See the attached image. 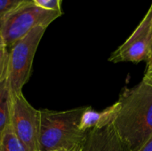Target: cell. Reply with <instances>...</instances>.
Here are the masks:
<instances>
[{
  "mask_svg": "<svg viewBox=\"0 0 152 151\" xmlns=\"http://www.w3.org/2000/svg\"><path fill=\"white\" fill-rule=\"evenodd\" d=\"M37 6L47 10V11H54L60 12L61 11V2L62 0H31Z\"/></svg>",
  "mask_w": 152,
  "mask_h": 151,
  "instance_id": "11",
  "label": "cell"
},
{
  "mask_svg": "<svg viewBox=\"0 0 152 151\" xmlns=\"http://www.w3.org/2000/svg\"><path fill=\"white\" fill-rule=\"evenodd\" d=\"M53 151H72V150H53ZM82 151V150H81Z\"/></svg>",
  "mask_w": 152,
  "mask_h": 151,
  "instance_id": "17",
  "label": "cell"
},
{
  "mask_svg": "<svg viewBox=\"0 0 152 151\" xmlns=\"http://www.w3.org/2000/svg\"><path fill=\"white\" fill-rule=\"evenodd\" d=\"M152 36V3L146 14L130 35L110 56L112 63H139L148 60Z\"/></svg>",
  "mask_w": 152,
  "mask_h": 151,
  "instance_id": "6",
  "label": "cell"
},
{
  "mask_svg": "<svg viewBox=\"0 0 152 151\" xmlns=\"http://www.w3.org/2000/svg\"><path fill=\"white\" fill-rule=\"evenodd\" d=\"M46 28L43 26L36 27L9 47L5 80L10 94L22 93V88L31 74L37 46Z\"/></svg>",
  "mask_w": 152,
  "mask_h": 151,
  "instance_id": "4",
  "label": "cell"
},
{
  "mask_svg": "<svg viewBox=\"0 0 152 151\" xmlns=\"http://www.w3.org/2000/svg\"><path fill=\"white\" fill-rule=\"evenodd\" d=\"M61 15L62 12L40 8L31 0L25 1L0 20L2 40L9 48L36 27L47 28Z\"/></svg>",
  "mask_w": 152,
  "mask_h": 151,
  "instance_id": "3",
  "label": "cell"
},
{
  "mask_svg": "<svg viewBox=\"0 0 152 151\" xmlns=\"http://www.w3.org/2000/svg\"><path fill=\"white\" fill-rule=\"evenodd\" d=\"M118 103L113 125L127 151H134L152 135V76L125 88Z\"/></svg>",
  "mask_w": 152,
  "mask_h": 151,
  "instance_id": "1",
  "label": "cell"
},
{
  "mask_svg": "<svg viewBox=\"0 0 152 151\" xmlns=\"http://www.w3.org/2000/svg\"><path fill=\"white\" fill-rule=\"evenodd\" d=\"M82 151H127L115 130L113 123L87 133Z\"/></svg>",
  "mask_w": 152,
  "mask_h": 151,
  "instance_id": "7",
  "label": "cell"
},
{
  "mask_svg": "<svg viewBox=\"0 0 152 151\" xmlns=\"http://www.w3.org/2000/svg\"><path fill=\"white\" fill-rule=\"evenodd\" d=\"M0 151H2V150H0Z\"/></svg>",
  "mask_w": 152,
  "mask_h": 151,
  "instance_id": "18",
  "label": "cell"
},
{
  "mask_svg": "<svg viewBox=\"0 0 152 151\" xmlns=\"http://www.w3.org/2000/svg\"><path fill=\"white\" fill-rule=\"evenodd\" d=\"M10 125V92L5 78L0 81V141Z\"/></svg>",
  "mask_w": 152,
  "mask_h": 151,
  "instance_id": "9",
  "label": "cell"
},
{
  "mask_svg": "<svg viewBox=\"0 0 152 151\" xmlns=\"http://www.w3.org/2000/svg\"><path fill=\"white\" fill-rule=\"evenodd\" d=\"M0 150L2 151H28L25 145L14 133L10 125H8L1 138Z\"/></svg>",
  "mask_w": 152,
  "mask_h": 151,
  "instance_id": "10",
  "label": "cell"
},
{
  "mask_svg": "<svg viewBox=\"0 0 152 151\" xmlns=\"http://www.w3.org/2000/svg\"><path fill=\"white\" fill-rule=\"evenodd\" d=\"M4 44V42H3V40H2V37H1V35H0V44Z\"/></svg>",
  "mask_w": 152,
  "mask_h": 151,
  "instance_id": "16",
  "label": "cell"
},
{
  "mask_svg": "<svg viewBox=\"0 0 152 151\" xmlns=\"http://www.w3.org/2000/svg\"><path fill=\"white\" fill-rule=\"evenodd\" d=\"M118 103L116 101L102 111H95L91 107H86L81 119V129L88 133L93 129H99L112 124L117 117Z\"/></svg>",
  "mask_w": 152,
  "mask_h": 151,
  "instance_id": "8",
  "label": "cell"
},
{
  "mask_svg": "<svg viewBox=\"0 0 152 151\" xmlns=\"http://www.w3.org/2000/svg\"><path fill=\"white\" fill-rule=\"evenodd\" d=\"M147 69L145 71L144 75L148 76H152V36H151V48H150V54L149 58L147 60Z\"/></svg>",
  "mask_w": 152,
  "mask_h": 151,
  "instance_id": "14",
  "label": "cell"
},
{
  "mask_svg": "<svg viewBox=\"0 0 152 151\" xmlns=\"http://www.w3.org/2000/svg\"><path fill=\"white\" fill-rule=\"evenodd\" d=\"M134 151H152V135Z\"/></svg>",
  "mask_w": 152,
  "mask_h": 151,
  "instance_id": "15",
  "label": "cell"
},
{
  "mask_svg": "<svg viewBox=\"0 0 152 151\" xmlns=\"http://www.w3.org/2000/svg\"><path fill=\"white\" fill-rule=\"evenodd\" d=\"M86 107L64 111L40 110L39 151H81L87 133L81 129Z\"/></svg>",
  "mask_w": 152,
  "mask_h": 151,
  "instance_id": "2",
  "label": "cell"
},
{
  "mask_svg": "<svg viewBox=\"0 0 152 151\" xmlns=\"http://www.w3.org/2000/svg\"><path fill=\"white\" fill-rule=\"evenodd\" d=\"M9 48L4 44H0V81L5 78L7 70Z\"/></svg>",
  "mask_w": 152,
  "mask_h": 151,
  "instance_id": "12",
  "label": "cell"
},
{
  "mask_svg": "<svg viewBox=\"0 0 152 151\" xmlns=\"http://www.w3.org/2000/svg\"><path fill=\"white\" fill-rule=\"evenodd\" d=\"M25 1L28 0H0V20Z\"/></svg>",
  "mask_w": 152,
  "mask_h": 151,
  "instance_id": "13",
  "label": "cell"
},
{
  "mask_svg": "<svg viewBox=\"0 0 152 151\" xmlns=\"http://www.w3.org/2000/svg\"><path fill=\"white\" fill-rule=\"evenodd\" d=\"M10 125L28 151H39L40 110L21 93L10 94Z\"/></svg>",
  "mask_w": 152,
  "mask_h": 151,
  "instance_id": "5",
  "label": "cell"
}]
</instances>
